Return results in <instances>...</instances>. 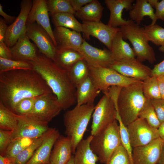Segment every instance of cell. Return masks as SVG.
Listing matches in <instances>:
<instances>
[{
    "label": "cell",
    "instance_id": "681fc988",
    "mask_svg": "<svg viewBox=\"0 0 164 164\" xmlns=\"http://www.w3.org/2000/svg\"><path fill=\"white\" fill-rule=\"evenodd\" d=\"M8 26L5 20L0 19V42H5V35Z\"/></svg>",
    "mask_w": 164,
    "mask_h": 164
},
{
    "label": "cell",
    "instance_id": "52a82bcc",
    "mask_svg": "<svg viewBox=\"0 0 164 164\" xmlns=\"http://www.w3.org/2000/svg\"><path fill=\"white\" fill-rule=\"evenodd\" d=\"M90 76L97 88L105 94L112 86L124 87L142 81L124 76L109 67L89 66Z\"/></svg>",
    "mask_w": 164,
    "mask_h": 164
},
{
    "label": "cell",
    "instance_id": "9a60e30c",
    "mask_svg": "<svg viewBox=\"0 0 164 164\" xmlns=\"http://www.w3.org/2000/svg\"><path fill=\"white\" fill-rule=\"evenodd\" d=\"M164 147L159 137L148 144L133 148V164H158Z\"/></svg>",
    "mask_w": 164,
    "mask_h": 164
},
{
    "label": "cell",
    "instance_id": "f35d334b",
    "mask_svg": "<svg viewBox=\"0 0 164 164\" xmlns=\"http://www.w3.org/2000/svg\"><path fill=\"white\" fill-rule=\"evenodd\" d=\"M46 5L50 14L68 13L74 14L75 12L69 0H47Z\"/></svg>",
    "mask_w": 164,
    "mask_h": 164
},
{
    "label": "cell",
    "instance_id": "6f0895ef",
    "mask_svg": "<svg viewBox=\"0 0 164 164\" xmlns=\"http://www.w3.org/2000/svg\"><path fill=\"white\" fill-rule=\"evenodd\" d=\"M66 164H74L73 160V156L72 155L69 160Z\"/></svg>",
    "mask_w": 164,
    "mask_h": 164
},
{
    "label": "cell",
    "instance_id": "8fae6325",
    "mask_svg": "<svg viewBox=\"0 0 164 164\" xmlns=\"http://www.w3.org/2000/svg\"><path fill=\"white\" fill-rule=\"evenodd\" d=\"M17 129L12 131V140L21 138L36 139L47 133L51 128L48 124L34 119L27 115H17Z\"/></svg>",
    "mask_w": 164,
    "mask_h": 164
},
{
    "label": "cell",
    "instance_id": "9f6ffc18",
    "mask_svg": "<svg viewBox=\"0 0 164 164\" xmlns=\"http://www.w3.org/2000/svg\"><path fill=\"white\" fill-rule=\"evenodd\" d=\"M147 1L152 7H154L156 3L158 1V0H147Z\"/></svg>",
    "mask_w": 164,
    "mask_h": 164
},
{
    "label": "cell",
    "instance_id": "6da1fadb",
    "mask_svg": "<svg viewBox=\"0 0 164 164\" xmlns=\"http://www.w3.org/2000/svg\"><path fill=\"white\" fill-rule=\"evenodd\" d=\"M50 92H53L45 80L33 70L0 73V102L13 112L22 100Z\"/></svg>",
    "mask_w": 164,
    "mask_h": 164
},
{
    "label": "cell",
    "instance_id": "c3c4849f",
    "mask_svg": "<svg viewBox=\"0 0 164 164\" xmlns=\"http://www.w3.org/2000/svg\"><path fill=\"white\" fill-rule=\"evenodd\" d=\"M71 6L76 12L84 5L91 2L93 0H69Z\"/></svg>",
    "mask_w": 164,
    "mask_h": 164
},
{
    "label": "cell",
    "instance_id": "680465c9",
    "mask_svg": "<svg viewBox=\"0 0 164 164\" xmlns=\"http://www.w3.org/2000/svg\"><path fill=\"white\" fill-rule=\"evenodd\" d=\"M159 50L161 52H164V43L162 46H160L159 48Z\"/></svg>",
    "mask_w": 164,
    "mask_h": 164
},
{
    "label": "cell",
    "instance_id": "83f0119b",
    "mask_svg": "<svg viewBox=\"0 0 164 164\" xmlns=\"http://www.w3.org/2000/svg\"><path fill=\"white\" fill-rule=\"evenodd\" d=\"M104 7L97 0H93L84 5L74 14L82 22H100Z\"/></svg>",
    "mask_w": 164,
    "mask_h": 164
},
{
    "label": "cell",
    "instance_id": "e575fe53",
    "mask_svg": "<svg viewBox=\"0 0 164 164\" xmlns=\"http://www.w3.org/2000/svg\"><path fill=\"white\" fill-rule=\"evenodd\" d=\"M142 88L147 99L151 100L161 98L157 77L151 76L143 81Z\"/></svg>",
    "mask_w": 164,
    "mask_h": 164
},
{
    "label": "cell",
    "instance_id": "f907efd6",
    "mask_svg": "<svg viewBox=\"0 0 164 164\" xmlns=\"http://www.w3.org/2000/svg\"><path fill=\"white\" fill-rule=\"evenodd\" d=\"M0 15L3 17L4 19L7 23L12 24L16 19L15 17L8 15L3 10V7L1 4H0Z\"/></svg>",
    "mask_w": 164,
    "mask_h": 164
},
{
    "label": "cell",
    "instance_id": "7c38bea8",
    "mask_svg": "<svg viewBox=\"0 0 164 164\" xmlns=\"http://www.w3.org/2000/svg\"><path fill=\"white\" fill-rule=\"evenodd\" d=\"M26 26L27 36L35 43L39 52L54 61L57 48L49 34L36 22Z\"/></svg>",
    "mask_w": 164,
    "mask_h": 164
},
{
    "label": "cell",
    "instance_id": "ab89813d",
    "mask_svg": "<svg viewBox=\"0 0 164 164\" xmlns=\"http://www.w3.org/2000/svg\"><path fill=\"white\" fill-rule=\"evenodd\" d=\"M116 120L118 122L119 126L121 144L127 151L133 164L132 160L133 148L131 144L127 127L122 122L119 115H117Z\"/></svg>",
    "mask_w": 164,
    "mask_h": 164
},
{
    "label": "cell",
    "instance_id": "11a10c76",
    "mask_svg": "<svg viewBox=\"0 0 164 164\" xmlns=\"http://www.w3.org/2000/svg\"><path fill=\"white\" fill-rule=\"evenodd\" d=\"M158 164H164V147L162 155Z\"/></svg>",
    "mask_w": 164,
    "mask_h": 164
},
{
    "label": "cell",
    "instance_id": "ac0fdd59",
    "mask_svg": "<svg viewBox=\"0 0 164 164\" xmlns=\"http://www.w3.org/2000/svg\"><path fill=\"white\" fill-rule=\"evenodd\" d=\"M48 12L46 0H33L32 5L27 17L26 26L36 22L46 31L56 47Z\"/></svg>",
    "mask_w": 164,
    "mask_h": 164
},
{
    "label": "cell",
    "instance_id": "e0dca14e",
    "mask_svg": "<svg viewBox=\"0 0 164 164\" xmlns=\"http://www.w3.org/2000/svg\"><path fill=\"white\" fill-rule=\"evenodd\" d=\"M109 68L124 76L142 81L151 76L152 70L135 58L115 62Z\"/></svg>",
    "mask_w": 164,
    "mask_h": 164
},
{
    "label": "cell",
    "instance_id": "44dd1931",
    "mask_svg": "<svg viewBox=\"0 0 164 164\" xmlns=\"http://www.w3.org/2000/svg\"><path fill=\"white\" fill-rule=\"evenodd\" d=\"M29 39L26 31L10 48L12 60L29 62L36 59L38 53L35 46Z\"/></svg>",
    "mask_w": 164,
    "mask_h": 164
},
{
    "label": "cell",
    "instance_id": "2e32d148",
    "mask_svg": "<svg viewBox=\"0 0 164 164\" xmlns=\"http://www.w3.org/2000/svg\"><path fill=\"white\" fill-rule=\"evenodd\" d=\"M33 1L31 0L21 1L20 13L13 22L8 26L6 31L5 43L9 47L13 46L26 31V22Z\"/></svg>",
    "mask_w": 164,
    "mask_h": 164
},
{
    "label": "cell",
    "instance_id": "7dc6e473",
    "mask_svg": "<svg viewBox=\"0 0 164 164\" xmlns=\"http://www.w3.org/2000/svg\"><path fill=\"white\" fill-rule=\"evenodd\" d=\"M164 76V60L159 63L154 65L152 70L151 76Z\"/></svg>",
    "mask_w": 164,
    "mask_h": 164
},
{
    "label": "cell",
    "instance_id": "3957f363",
    "mask_svg": "<svg viewBox=\"0 0 164 164\" xmlns=\"http://www.w3.org/2000/svg\"><path fill=\"white\" fill-rule=\"evenodd\" d=\"M142 81L123 87L117 102V114L126 127L138 118L147 99L142 91Z\"/></svg>",
    "mask_w": 164,
    "mask_h": 164
},
{
    "label": "cell",
    "instance_id": "60d3db41",
    "mask_svg": "<svg viewBox=\"0 0 164 164\" xmlns=\"http://www.w3.org/2000/svg\"><path fill=\"white\" fill-rule=\"evenodd\" d=\"M106 164H133L122 144L114 152Z\"/></svg>",
    "mask_w": 164,
    "mask_h": 164
},
{
    "label": "cell",
    "instance_id": "9c48e42d",
    "mask_svg": "<svg viewBox=\"0 0 164 164\" xmlns=\"http://www.w3.org/2000/svg\"><path fill=\"white\" fill-rule=\"evenodd\" d=\"M62 110L56 97L50 92L37 97L32 111L26 115L48 123Z\"/></svg>",
    "mask_w": 164,
    "mask_h": 164
},
{
    "label": "cell",
    "instance_id": "836d02e7",
    "mask_svg": "<svg viewBox=\"0 0 164 164\" xmlns=\"http://www.w3.org/2000/svg\"><path fill=\"white\" fill-rule=\"evenodd\" d=\"M143 31L149 41L160 46L164 43V28L156 24L145 25Z\"/></svg>",
    "mask_w": 164,
    "mask_h": 164
},
{
    "label": "cell",
    "instance_id": "4fadbf2b",
    "mask_svg": "<svg viewBox=\"0 0 164 164\" xmlns=\"http://www.w3.org/2000/svg\"><path fill=\"white\" fill-rule=\"evenodd\" d=\"M83 35L89 40L91 36L97 38L111 50L113 39L120 31V28L114 27L101 22H82Z\"/></svg>",
    "mask_w": 164,
    "mask_h": 164
},
{
    "label": "cell",
    "instance_id": "4dcf8cb0",
    "mask_svg": "<svg viewBox=\"0 0 164 164\" xmlns=\"http://www.w3.org/2000/svg\"><path fill=\"white\" fill-rule=\"evenodd\" d=\"M67 71L70 80L76 88L90 76L89 66L84 59L75 63Z\"/></svg>",
    "mask_w": 164,
    "mask_h": 164
},
{
    "label": "cell",
    "instance_id": "d590c367",
    "mask_svg": "<svg viewBox=\"0 0 164 164\" xmlns=\"http://www.w3.org/2000/svg\"><path fill=\"white\" fill-rule=\"evenodd\" d=\"M47 133L35 139L29 145L20 153L15 159V164H26L41 144Z\"/></svg>",
    "mask_w": 164,
    "mask_h": 164
},
{
    "label": "cell",
    "instance_id": "b9f144b4",
    "mask_svg": "<svg viewBox=\"0 0 164 164\" xmlns=\"http://www.w3.org/2000/svg\"><path fill=\"white\" fill-rule=\"evenodd\" d=\"M36 97L27 98L22 100L17 104L13 112L19 116L28 114L32 111Z\"/></svg>",
    "mask_w": 164,
    "mask_h": 164
},
{
    "label": "cell",
    "instance_id": "f6af8a7d",
    "mask_svg": "<svg viewBox=\"0 0 164 164\" xmlns=\"http://www.w3.org/2000/svg\"><path fill=\"white\" fill-rule=\"evenodd\" d=\"M0 57L7 59H12L10 48L7 46L4 42H0Z\"/></svg>",
    "mask_w": 164,
    "mask_h": 164
},
{
    "label": "cell",
    "instance_id": "816d5d0a",
    "mask_svg": "<svg viewBox=\"0 0 164 164\" xmlns=\"http://www.w3.org/2000/svg\"><path fill=\"white\" fill-rule=\"evenodd\" d=\"M161 98L164 99V76L157 77Z\"/></svg>",
    "mask_w": 164,
    "mask_h": 164
},
{
    "label": "cell",
    "instance_id": "484cf974",
    "mask_svg": "<svg viewBox=\"0 0 164 164\" xmlns=\"http://www.w3.org/2000/svg\"><path fill=\"white\" fill-rule=\"evenodd\" d=\"M111 51L115 62L121 61L135 57L133 49L124 39L120 31L113 39Z\"/></svg>",
    "mask_w": 164,
    "mask_h": 164
},
{
    "label": "cell",
    "instance_id": "30bf717a",
    "mask_svg": "<svg viewBox=\"0 0 164 164\" xmlns=\"http://www.w3.org/2000/svg\"><path fill=\"white\" fill-rule=\"evenodd\" d=\"M127 127L132 148L146 145L159 137L157 129L144 119L138 118Z\"/></svg>",
    "mask_w": 164,
    "mask_h": 164
},
{
    "label": "cell",
    "instance_id": "5b68a950",
    "mask_svg": "<svg viewBox=\"0 0 164 164\" xmlns=\"http://www.w3.org/2000/svg\"><path fill=\"white\" fill-rule=\"evenodd\" d=\"M121 144L118 123L115 120L106 128L93 136L90 147L101 163L106 164Z\"/></svg>",
    "mask_w": 164,
    "mask_h": 164
},
{
    "label": "cell",
    "instance_id": "ee69618b",
    "mask_svg": "<svg viewBox=\"0 0 164 164\" xmlns=\"http://www.w3.org/2000/svg\"><path fill=\"white\" fill-rule=\"evenodd\" d=\"M150 101L161 122L164 121V99L160 98Z\"/></svg>",
    "mask_w": 164,
    "mask_h": 164
},
{
    "label": "cell",
    "instance_id": "d6986e66",
    "mask_svg": "<svg viewBox=\"0 0 164 164\" xmlns=\"http://www.w3.org/2000/svg\"><path fill=\"white\" fill-rule=\"evenodd\" d=\"M53 33L58 49H72L78 51L84 40L80 33L64 27H55Z\"/></svg>",
    "mask_w": 164,
    "mask_h": 164
},
{
    "label": "cell",
    "instance_id": "8992f818",
    "mask_svg": "<svg viewBox=\"0 0 164 164\" xmlns=\"http://www.w3.org/2000/svg\"><path fill=\"white\" fill-rule=\"evenodd\" d=\"M119 28L124 39L132 44L136 59L141 62L147 60L153 63L156 60L155 52L149 43L143 27L130 19L127 24Z\"/></svg>",
    "mask_w": 164,
    "mask_h": 164
},
{
    "label": "cell",
    "instance_id": "d4e9b609",
    "mask_svg": "<svg viewBox=\"0 0 164 164\" xmlns=\"http://www.w3.org/2000/svg\"><path fill=\"white\" fill-rule=\"evenodd\" d=\"M93 137L91 135L78 144L73 156L74 164H97L98 157L90 147Z\"/></svg>",
    "mask_w": 164,
    "mask_h": 164
},
{
    "label": "cell",
    "instance_id": "7a4b0ae2",
    "mask_svg": "<svg viewBox=\"0 0 164 164\" xmlns=\"http://www.w3.org/2000/svg\"><path fill=\"white\" fill-rule=\"evenodd\" d=\"M29 62L56 97L62 110H66L77 102L76 88L70 80L67 70L39 51L36 59Z\"/></svg>",
    "mask_w": 164,
    "mask_h": 164
},
{
    "label": "cell",
    "instance_id": "f1b7e54d",
    "mask_svg": "<svg viewBox=\"0 0 164 164\" xmlns=\"http://www.w3.org/2000/svg\"><path fill=\"white\" fill-rule=\"evenodd\" d=\"M83 59L81 54L75 50L57 48L53 62L59 67L67 71L75 63Z\"/></svg>",
    "mask_w": 164,
    "mask_h": 164
},
{
    "label": "cell",
    "instance_id": "bcb514c9",
    "mask_svg": "<svg viewBox=\"0 0 164 164\" xmlns=\"http://www.w3.org/2000/svg\"><path fill=\"white\" fill-rule=\"evenodd\" d=\"M154 7L155 9V13L157 19L164 21V0L158 1Z\"/></svg>",
    "mask_w": 164,
    "mask_h": 164
},
{
    "label": "cell",
    "instance_id": "d6a6232c",
    "mask_svg": "<svg viewBox=\"0 0 164 164\" xmlns=\"http://www.w3.org/2000/svg\"><path fill=\"white\" fill-rule=\"evenodd\" d=\"M35 139L21 138L13 140L2 156L15 160L17 156Z\"/></svg>",
    "mask_w": 164,
    "mask_h": 164
},
{
    "label": "cell",
    "instance_id": "4316f807",
    "mask_svg": "<svg viewBox=\"0 0 164 164\" xmlns=\"http://www.w3.org/2000/svg\"><path fill=\"white\" fill-rule=\"evenodd\" d=\"M130 19L140 25L144 17L148 16L152 20L151 24H154L157 20L154 9L147 0H136L129 12Z\"/></svg>",
    "mask_w": 164,
    "mask_h": 164
},
{
    "label": "cell",
    "instance_id": "603a6c76",
    "mask_svg": "<svg viewBox=\"0 0 164 164\" xmlns=\"http://www.w3.org/2000/svg\"><path fill=\"white\" fill-rule=\"evenodd\" d=\"M73 150L70 139L60 136L57 139L51 152L50 164H66L72 156Z\"/></svg>",
    "mask_w": 164,
    "mask_h": 164
},
{
    "label": "cell",
    "instance_id": "7bdbcfd3",
    "mask_svg": "<svg viewBox=\"0 0 164 164\" xmlns=\"http://www.w3.org/2000/svg\"><path fill=\"white\" fill-rule=\"evenodd\" d=\"M12 131L0 130V153L2 155L12 141Z\"/></svg>",
    "mask_w": 164,
    "mask_h": 164
},
{
    "label": "cell",
    "instance_id": "8d00e7d4",
    "mask_svg": "<svg viewBox=\"0 0 164 164\" xmlns=\"http://www.w3.org/2000/svg\"><path fill=\"white\" fill-rule=\"evenodd\" d=\"M147 99L146 103L140 113L138 117L144 119L151 126L157 129L161 122L150 100Z\"/></svg>",
    "mask_w": 164,
    "mask_h": 164
},
{
    "label": "cell",
    "instance_id": "1f68e13d",
    "mask_svg": "<svg viewBox=\"0 0 164 164\" xmlns=\"http://www.w3.org/2000/svg\"><path fill=\"white\" fill-rule=\"evenodd\" d=\"M17 125V115L0 102V129L14 131Z\"/></svg>",
    "mask_w": 164,
    "mask_h": 164
},
{
    "label": "cell",
    "instance_id": "7402d4cb",
    "mask_svg": "<svg viewBox=\"0 0 164 164\" xmlns=\"http://www.w3.org/2000/svg\"><path fill=\"white\" fill-rule=\"evenodd\" d=\"M133 0H105L104 2L110 12L108 25L118 28L124 26L129 22L122 17V12L124 9L129 11L132 8Z\"/></svg>",
    "mask_w": 164,
    "mask_h": 164
},
{
    "label": "cell",
    "instance_id": "ba28073f",
    "mask_svg": "<svg viewBox=\"0 0 164 164\" xmlns=\"http://www.w3.org/2000/svg\"><path fill=\"white\" fill-rule=\"evenodd\" d=\"M117 112L114 104L108 94L100 100L92 114L91 135L94 136L116 120Z\"/></svg>",
    "mask_w": 164,
    "mask_h": 164
},
{
    "label": "cell",
    "instance_id": "74e56055",
    "mask_svg": "<svg viewBox=\"0 0 164 164\" xmlns=\"http://www.w3.org/2000/svg\"><path fill=\"white\" fill-rule=\"evenodd\" d=\"M19 70H32V66L29 62L0 57V73Z\"/></svg>",
    "mask_w": 164,
    "mask_h": 164
},
{
    "label": "cell",
    "instance_id": "5bb4252c",
    "mask_svg": "<svg viewBox=\"0 0 164 164\" xmlns=\"http://www.w3.org/2000/svg\"><path fill=\"white\" fill-rule=\"evenodd\" d=\"M84 38L79 50L90 67H109L115 61L111 51L104 48L102 50L93 46Z\"/></svg>",
    "mask_w": 164,
    "mask_h": 164
},
{
    "label": "cell",
    "instance_id": "f546056e",
    "mask_svg": "<svg viewBox=\"0 0 164 164\" xmlns=\"http://www.w3.org/2000/svg\"><path fill=\"white\" fill-rule=\"evenodd\" d=\"M51 21L55 27H62L70 29L79 33L83 32L82 23L75 18L73 14L57 13L50 14Z\"/></svg>",
    "mask_w": 164,
    "mask_h": 164
},
{
    "label": "cell",
    "instance_id": "ffe728a7",
    "mask_svg": "<svg viewBox=\"0 0 164 164\" xmlns=\"http://www.w3.org/2000/svg\"><path fill=\"white\" fill-rule=\"evenodd\" d=\"M60 136L59 131L51 128L46 133L41 144L26 164H46L50 163V157L53 146Z\"/></svg>",
    "mask_w": 164,
    "mask_h": 164
},
{
    "label": "cell",
    "instance_id": "91938a15",
    "mask_svg": "<svg viewBox=\"0 0 164 164\" xmlns=\"http://www.w3.org/2000/svg\"><path fill=\"white\" fill-rule=\"evenodd\" d=\"M50 164V163H47V164Z\"/></svg>",
    "mask_w": 164,
    "mask_h": 164
},
{
    "label": "cell",
    "instance_id": "db71d44e",
    "mask_svg": "<svg viewBox=\"0 0 164 164\" xmlns=\"http://www.w3.org/2000/svg\"><path fill=\"white\" fill-rule=\"evenodd\" d=\"M157 130L159 137L164 142V121L161 123Z\"/></svg>",
    "mask_w": 164,
    "mask_h": 164
},
{
    "label": "cell",
    "instance_id": "277c9868",
    "mask_svg": "<svg viewBox=\"0 0 164 164\" xmlns=\"http://www.w3.org/2000/svg\"><path fill=\"white\" fill-rule=\"evenodd\" d=\"M95 108L94 103L76 105L64 114L65 134L71 140L73 154L77 145L83 139Z\"/></svg>",
    "mask_w": 164,
    "mask_h": 164
},
{
    "label": "cell",
    "instance_id": "cb8c5ba5",
    "mask_svg": "<svg viewBox=\"0 0 164 164\" xmlns=\"http://www.w3.org/2000/svg\"><path fill=\"white\" fill-rule=\"evenodd\" d=\"M76 101L77 106L94 103L101 91L95 86L89 76L76 87Z\"/></svg>",
    "mask_w": 164,
    "mask_h": 164
},
{
    "label": "cell",
    "instance_id": "f5cc1de1",
    "mask_svg": "<svg viewBox=\"0 0 164 164\" xmlns=\"http://www.w3.org/2000/svg\"><path fill=\"white\" fill-rule=\"evenodd\" d=\"M0 164H16L15 160L0 155Z\"/></svg>",
    "mask_w": 164,
    "mask_h": 164
}]
</instances>
